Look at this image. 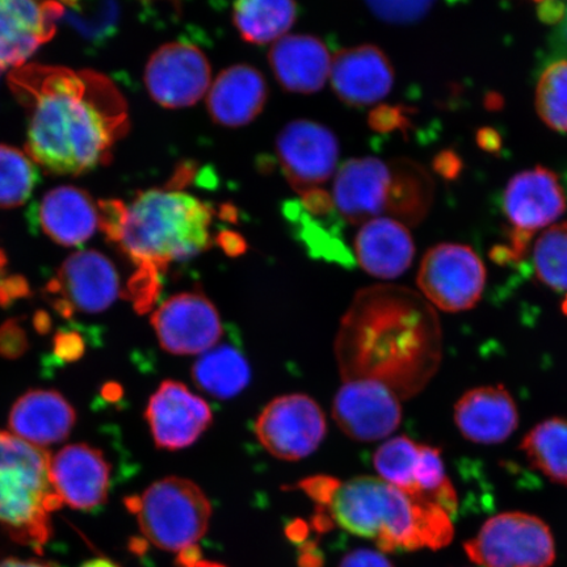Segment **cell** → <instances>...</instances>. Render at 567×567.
I'll return each instance as SVG.
<instances>
[{"mask_svg": "<svg viewBox=\"0 0 567 567\" xmlns=\"http://www.w3.org/2000/svg\"><path fill=\"white\" fill-rule=\"evenodd\" d=\"M337 96L352 106L378 104L394 86V70L374 45L343 49L332 56L330 78Z\"/></svg>", "mask_w": 567, "mask_h": 567, "instance_id": "ffe728a7", "label": "cell"}, {"mask_svg": "<svg viewBox=\"0 0 567 567\" xmlns=\"http://www.w3.org/2000/svg\"><path fill=\"white\" fill-rule=\"evenodd\" d=\"M152 324L162 349L181 357L212 350L224 331L215 305L200 292L169 297L154 311Z\"/></svg>", "mask_w": 567, "mask_h": 567, "instance_id": "4fadbf2b", "label": "cell"}, {"mask_svg": "<svg viewBox=\"0 0 567 567\" xmlns=\"http://www.w3.org/2000/svg\"><path fill=\"white\" fill-rule=\"evenodd\" d=\"M125 503L142 534L157 548L182 553L195 548L207 534L212 505L193 481L163 478Z\"/></svg>", "mask_w": 567, "mask_h": 567, "instance_id": "8992f818", "label": "cell"}, {"mask_svg": "<svg viewBox=\"0 0 567 567\" xmlns=\"http://www.w3.org/2000/svg\"><path fill=\"white\" fill-rule=\"evenodd\" d=\"M39 182L38 165L25 152L0 145V209L18 208Z\"/></svg>", "mask_w": 567, "mask_h": 567, "instance_id": "4dcf8cb0", "label": "cell"}, {"mask_svg": "<svg viewBox=\"0 0 567 567\" xmlns=\"http://www.w3.org/2000/svg\"><path fill=\"white\" fill-rule=\"evenodd\" d=\"M358 264L374 278H400L413 264L415 246L405 224L390 217L371 219L354 238Z\"/></svg>", "mask_w": 567, "mask_h": 567, "instance_id": "cb8c5ba5", "label": "cell"}, {"mask_svg": "<svg viewBox=\"0 0 567 567\" xmlns=\"http://www.w3.org/2000/svg\"><path fill=\"white\" fill-rule=\"evenodd\" d=\"M146 421L158 449H188L210 427L212 409L202 396L174 380L163 381L148 400Z\"/></svg>", "mask_w": 567, "mask_h": 567, "instance_id": "2e32d148", "label": "cell"}, {"mask_svg": "<svg viewBox=\"0 0 567 567\" xmlns=\"http://www.w3.org/2000/svg\"><path fill=\"white\" fill-rule=\"evenodd\" d=\"M555 45L559 59H567V10L564 20L557 27Z\"/></svg>", "mask_w": 567, "mask_h": 567, "instance_id": "60d3db41", "label": "cell"}, {"mask_svg": "<svg viewBox=\"0 0 567 567\" xmlns=\"http://www.w3.org/2000/svg\"><path fill=\"white\" fill-rule=\"evenodd\" d=\"M300 486L317 503L322 520L370 538L384 551L441 549L455 535L452 515L444 508L415 499L381 478L319 476Z\"/></svg>", "mask_w": 567, "mask_h": 567, "instance_id": "277c9868", "label": "cell"}, {"mask_svg": "<svg viewBox=\"0 0 567 567\" xmlns=\"http://www.w3.org/2000/svg\"><path fill=\"white\" fill-rule=\"evenodd\" d=\"M336 353L344 381H379L409 399L427 384L441 358L434 310L408 288L361 289L340 323Z\"/></svg>", "mask_w": 567, "mask_h": 567, "instance_id": "7a4b0ae2", "label": "cell"}, {"mask_svg": "<svg viewBox=\"0 0 567 567\" xmlns=\"http://www.w3.org/2000/svg\"><path fill=\"white\" fill-rule=\"evenodd\" d=\"M416 280L425 300L446 313H460L481 300L486 268L472 247L441 244L424 255Z\"/></svg>", "mask_w": 567, "mask_h": 567, "instance_id": "ba28073f", "label": "cell"}, {"mask_svg": "<svg viewBox=\"0 0 567 567\" xmlns=\"http://www.w3.org/2000/svg\"><path fill=\"white\" fill-rule=\"evenodd\" d=\"M42 231L62 246H81L101 229V208L86 190L61 186L42 197L38 210Z\"/></svg>", "mask_w": 567, "mask_h": 567, "instance_id": "484cf974", "label": "cell"}, {"mask_svg": "<svg viewBox=\"0 0 567 567\" xmlns=\"http://www.w3.org/2000/svg\"><path fill=\"white\" fill-rule=\"evenodd\" d=\"M566 195L556 173L537 166L516 174L503 194V210L513 230L534 238L566 212Z\"/></svg>", "mask_w": 567, "mask_h": 567, "instance_id": "ac0fdd59", "label": "cell"}, {"mask_svg": "<svg viewBox=\"0 0 567 567\" xmlns=\"http://www.w3.org/2000/svg\"><path fill=\"white\" fill-rule=\"evenodd\" d=\"M268 87L260 71L245 63L225 69L212 82L207 109L213 122L225 127L246 126L264 111Z\"/></svg>", "mask_w": 567, "mask_h": 567, "instance_id": "603a6c76", "label": "cell"}, {"mask_svg": "<svg viewBox=\"0 0 567 567\" xmlns=\"http://www.w3.org/2000/svg\"><path fill=\"white\" fill-rule=\"evenodd\" d=\"M436 172L445 177H455L461 167L458 157L453 153H443L435 162Z\"/></svg>", "mask_w": 567, "mask_h": 567, "instance_id": "f35d334b", "label": "cell"}, {"mask_svg": "<svg viewBox=\"0 0 567 567\" xmlns=\"http://www.w3.org/2000/svg\"><path fill=\"white\" fill-rule=\"evenodd\" d=\"M465 551L481 567H550L556 544L540 517L505 513L491 517L476 537L465 543Z\"/></svg>", "mask_w": 567, "mask_h": 567, "instance_id": "52a82bcc", "label": "cell"}, {"mask_svg": "<svg viewBox=\"0 0 567 567\" xmlns=\"http://www.w3.org/2000/svg\"><path fill=\"white\" fill-rule=\"evenodd\" d=\"M63 13L62 3L0 0V75L27 65L53 38Z\"/></svg>", "mask_w": 567, "mask_h": 567, "instance_id": "e0dca14e", "label": "cell"}, {"mask_svg": "<svg viewBox=\"0 0 567 567\" xmlns=\"http://www.w3.org/2000/svg\"><path fill=\"white\" fill-rule=\"evenodd\" d=\"M371 11L388 23H413L421 20L432 7L430 2H373L368 4Z\"/></svg>", "mask_w": 567, "mask_h": 567, "instance_id": "836d02e7", "label": "cell"}, {"mask_svg": "<svg viewBox=\"0 0 567 567\" xmlns=\"http://www.w3.org/2000/svg\"><path fill=\"white\" fill-rule=\"evenodd\" d=\"M393 165L380 158H352L338 168L331 204L351 225L388 217L393 189Z\"/></svg>", "mask_w": 567, "mask_h": 567, "instance_id": "9a60e30c", "label": "cell"}, {"mask_svg": "<svg viewBox=\"0 0 567 567\" xmlns=\"http://www.w3.org/2000/svg\"><path fill=\"white\" fill-rule=\"evenodd\" d=\"M478 142L485 151L494 152L501 146V137L493 130H482L478 133Z\"/></svg>", "mask_w": 567, "mask_h": 567, "instance_id": "b9f144b4", "label": "cell"}, {"mask_svg": "<svg viewBox=\"0 0 567 567\" xmlns=\"http://www.w3.org/2000/svg\"><path fill=\"white\" fill-rule=\"evenodd\" d=\"M297 18L289 0H243L233 6V23L246 42L271 44L287 35Z\"/></svg>", "mask_w": 567, "mask_h": 567, "instance_id": "83f0119b", "label": "cell"}, {"mask_svg": "<svg viewBox=\"0 0 567 567\" xmlns=\"http://www.w3.org/2000/svg\"><path fill=\"white\" fill-rule=\"evenodd\" d=\"M339 567H393V565L381 551L354 549L344 556Z\"/></svg>", "mask_w": 567, "mask_h": 567, "instance_id": "d590c367", "label": "cell"}, {"mask_svg": "<svg viewBox=\"0 0 567 567\" xmlns=\"http://www.w3.org/2000/svg\"><path fill=\"white\" fill-rule=\"evenodd\" d=\"M179 564L182 567H224L215 563L205 561L196 547L179 553Z\"/></svg>", "mask_w": 567, "mask_h": 567, "instance_id": "ab89813d", "label": "cell"}, {"mask_svg": "<svg viewBox=\"0 0 567 567\" xmlns=\"http://www.w3.org/2000/svg\"><path fill=\"white\" fill-rule=\"evenodd\" d=\"M145 83L155 103L165 109H187L208 94L210 63L200 48L189 42H168L148 60Z\"/></svg>", "mask_w": 567, "mask_h": 567, "instance_id": "7c38bea8", "label": "cell"}, {"mask_svg": "<svg viewBox=\"0 0 567 567\" xmlns=\"http://www.w3.org/2000/svg\"><path fill=\"white\" fill-rule=\"evenodd\" d=\"M567 4L561 2H545L538 4L537 13L544 23L559 24L566 16Z\"/></svg>", "mask_w": 567, "mask_h": 567, "instance_id": "74e56055", "label": "cell"}, {"mask_svg": "<svg viewBox=\"0 0 567 567\" xmlns=\"http://www.w3.org/2000/svg\"><path fill=\"white\" fill-rule=\"evenodd\" d=\"M62 505L49 453L0 430V526L41 553L52 535L51 515Z\"/></svg>", "mask_w": 567, "mask_h": 567, "instance_id": "5b68a950", "label": "cell"}, {"mask_svg": "<svg viewBox=\"0 0 567 567\" xmlns=\"http://www.w3.org/2000/svg\"><path fill=\"white\" fill-rule=\"evenodd\" d=\"M453 420L466 441L491 445L503 443L514 434L519 413L505 386H481L461 396Z\"/></svg>", "mask_w": 567, "mask_h": 567, "instance_id": "44dd1931", "label": "cell"}, {"mask_svg": "<svg viewBox=\"0 0 567 567\" xmlns=\"http://www.w3.org/2000/svg\"><path fill=\"white\" fill-rule=\"evenodd\" d=\"M76 421L75 410L55 390H31L21 395L10 414L11 434L34 446L65 441Z\"/></svg>", "mask_w": 567, "mask_h": 567, "instance_id": "d4e9b609", "label": "cell"}, {"mask_svg": "<svg viewBox=\"0 0 567 567\" xmlns=\"http://www.w3.org/2000/svg\"><path fill=\"white\" fill-rule=\"evenodd\" d=\"M9 84L27 113L25 153L48 173L104 165L130 127L125 97L96 71L27 63L11 71Z\"/></svg>", "mask_w": 567, "mask_h": 567, "instance_id": "6da1fadb", "label": "cell"}, {"mask_svg": "<svg viewBox=\"0 0 567 567\" xmlns=\"http://www.w3.org/2000/svg\"><path fill=\"white\" fill-rule=\"evenodd\" d=\"M268 60L276 81L293 94H315L330 78L332 56L315 35H284L272 45Z\"/></svg>", "mask_w": 567, "mask_h": 567, "instance_id": "7402d4cb", "label": "cell"}, {"mask_svg": "<svg viewBox=\"0 0 567 567\" xmlns=\"http://www.w3.org/2000/svg\"><path fill=\"white\" fill-rule=\"evenodd\" d=\"M193 379L213 399L231 400L250 384L251 368L239 347L216 346L196 360Z\"/></svg>", "mask_w": 567, "mask_h": 567, "instance_id": "4316f807", "label": "cell"}, {"mask_svg": "<svg viewBox=\"0 0 567 567\" xmlns=\"http://www.w3.org/2000/svg\"><path fill=\"white\" fill-rule=\"evenodd\" d=\"M537 279L558 292H567V223L551 225L534 246Z\"/></svg>", "mask_w": 567, "mask_h": 567, "instance_id": "d6a6232c", "label": "cell"}, {"mask_svg": "<svg viewBox=\"0 0 567 567\" xmlns=\"http://www.w3.org/2000/svg\"><path fill=\"white\" fill-rule=\"evenodd\" d=\"M81 567H118L117 565L109 561V559L97 558L92 559L86 564H83Z\"/></svg>", "mask_w": 567, "mask_h": 567, "instance_id": "ee69618b", "label": "cell"}, {"mask_svg": "<svg viewBox=\"0 0 567 567\" xmlns=\"http://www.w3.org/2000/svg\"><path fill=\"white\" fill-rule=\"evenodd\" d=\"M536 111L550 130L567 133V59L550 62L538 78Z\"/></svg>", "mask_w": 567, "mask_h": 567, "instance_id": "1f68e13d", "label": "cell"}, {"mask_svg": "<svg viewBox=\"0 0 567 567\" xmlns=\"http://www.w3.org/2000/svg\"><path fill=\"white\" fill-rule=\"evenodd\" d=\"M0 567H55L52 564L42 561H23L18 558H7L0 561Z\"/></svg>", "mask_w": 567, "mask_h": 567, "instance_id": "7bdbcfd3", "label": "cell"}, {"mask_svg": "<svg viewBox=\"0 0 567 567\" xmlns=\"http://www.w3.org/2000/svg\"><path fill=\"white\" fill-rule=\"evenodd\" d=\"M51 480L63 505L90 512L109 496L111 465L102 451L71 444L51 457Z\"/></svg>", "mask_w": 567, "mask_h": 567, "instance_id": "d6986e66", "label": "cell"}, {"mask_svg": "<svg viewBox=\"0 0 567 567\" xmlns=\"http://www.w3.org/2000/svg\"><path fill=\"white\" fill-rule=\"evenodd\" d=\"M328 423L318 403L305 394L278 396L261 410L255 434L266 451L286 461H299L318 450Z\"/></svg>", "mask_w": 567, "mask_h": 567, "instance_id": "9c48e42d", "label": "cell"}, {"mask_svg": "<svg viewBox=\"0 0 567 567\" xmlns=\"http://www.w3.org/2000/svg\"><path fill=\"white\" fill-rule=\"evenodd\" d=\"M276 153L290 186L305 196L321 190L338 172L340 146L328 126L295 120L276 138Z\"/></svg>", "mask_w": 567, "mask_h": 567, "instance_id": "8fae6325", "label": "cell"}, {"mask_svg": "<svg viewBox=\"0 0 567 567\" xmlns=\"http://www.w3.org/2000/svg\"><path fill=\"white\" fill-rule=\"evenodd\" d=\"M99 208L101 230L137 268L131 290L138 309L157 299L159 276L169 265L193 259L212 244L209 205L179 189H151L131 204L109 200Z\"/></svg>", "mask_w": 567, "mask_h": 567, "instance_id": "3957f363", "label": "cell"}, {"mask_svg": "<svg viewBox=\"0 0 567 567\" xmlns=\"http://www.w3.org/2000/svg\"><path fill=\"white\" fill-rule=\"evenodd\" d=\"M522 451L534 470L553 484L567 486V420L550 417L524 436Z\"/></svg>", "mask_w": 567, "mask_h": 567, "instance_id": "f1b7e54d", "label": "cell"}, {"mask_svg": "<svg viewBox=\"0 0 567 567\" xmlns=\"http://www.w3.org/2000/svg\"><path fill=\"white\" fill-rule=\"evenodd\" d=\"M7 258L0 250V303H10L28 293V284L20 276L7 275Z\"/></svg>", "mask_w": 567, "mask_h": 567, "instance_id": "e575fe53", "label": "cell"}, {"mask_svg": "<svg viewBox=\"0 0 567 567\" xmlns=\"http://www.w3.org/2000/svg\"><path fill=\"white\" fill-rule=\"evenodd\" d=\"M45 293L62 316L102 313L118 299L120 278L105 255L82 250L63 261Z\"/></svg>", "mask_w": 567, "mask_h": 567, "instance_id": "30bf717a", "label": "cell"}, {"mask_svg": "<svg viewBox=\"0 0 567 567\" xmlns=\"http://www.w3.org/2000/svg\"><path fill=\"white\" fill-rule=\"evenodd\" d=\"M393 189L389 216L402 224L415 225L427 215L432 202L431 177L411 161H393Z\"/></svg>", "mask_w": 567, "mask_h": 567, "instance_id": "f546056e", "label": "cell"}, {"mask_svg": "<svg viewBox=\"0 0 567 567\" xmlns=\"http://www.w3.org/2000/svg\"><path fill=\"white\" fill-rule=\"evenodd\" d=\"M25 336L18 324L10 322L0 329V353L17 357L25 349Z\"/></svg>", "mask_w": 567, "mask_h": 567, "instance_id": "8d00e7d4", "label": "cell"}, {"mask_svg": "<svg viewBox=\"0 0 567 567\" xmlns=\"http://www.w3.org/2000/svg\"><path fill=\"white\" fill-rule=\"evenodd\" d=\"M332 415L339 429L354 442L372 443L400 427V396L374 380L344 381L336 395Z\"/></svg>", "mask_w": 567, "mask_h": 567, "instance_id": "5bb4252c", "label": "cell"}]
</instances>
